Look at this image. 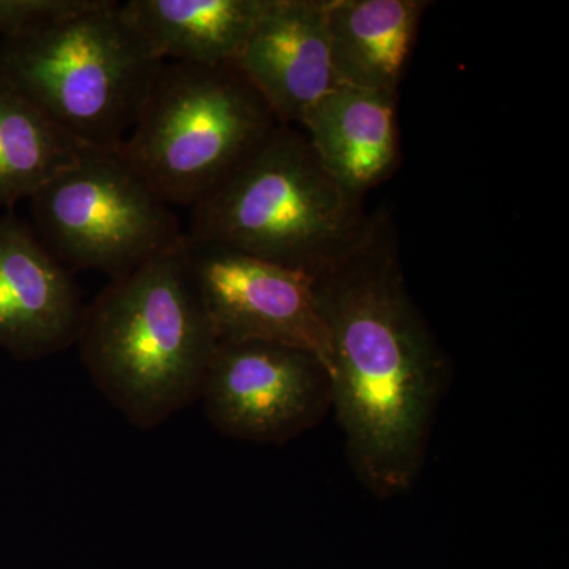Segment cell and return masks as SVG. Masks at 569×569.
I'll use <instances>...</instances> for the list:
<instances>
[{
  "mask_svg": "<svg viewBox=\"0 0 569 569\" xmlns=\"http://www.w3.org/2000/svg\"><path fill=\"white\" fill-rule=\"evenodd\" d=\"M372 223L305 132L280 126L193 206L186 234L316 274L361 244Z\"/></svg>",
  "mask_w": 569,
  "mask_h": 569,
  "instance_id": "3",
  "label": "cell"
},
{
  "mask_svg": "<svg viewBox=\"0 0 569 569\" xmlns=\"http://www.w3.org/2000/svg\"><path fill=\"white\" fill-rule=\"evenodd\" d=\"M217 343L182 236L111 279L86 307L77 346L99 391L130 425L151 430L200 400Z\"/></svg>",
  "mask_w": 569,
  "mask_h": 569,
  "instance_id": "2",
  "label": "cell"
},
{
  "mask_svg": "<svg viewBox=\"0 0 569 569\" xmlns=\"http://www.w3.org/2000/svg\"><path fill=\"white\" fill-rule=\"evenodd\" d=\"M200 400L213 429L236 440L282 445L331 410V378L317 356L264 342H219Z\"/></svg>",
  "mask_w": 569,
  "mask_h": 569,
  "instance_id": "8",
  "label": "cell"
},
{
  "mask_svg": "<svg viewBox=\"0 0 569 569\" xmlns=\"http://www.w3.org/2000/svg\"><path fill=\"white\" fill-rule=\"evenodd\" d=\"M163 63L112 0H97L92 9L43 31L0 41V78L99 151L121 149Z\"/></svg>",
  "mask_w": 569,
  "mask_h": 569,
  "instance_id": "4",
  "label": "cell"
},
{
  "mask_svg": "<svg viewBox=\"0 0 569 569\" xmlns=\"http://www.w3.org/2000/svg\"><path fill=\"white\" fill-rule=\"evenodd\" d=\"M272 0H129L123 20L164 62L234 63Z\"/></svg>",
  "mask_w": 569,
  "mask_h": 569,
  "instance_id": "13",
  "label": "cell"
},
{
  "mask_svg": "<svg viewBox=\"0 0 569 569\" xmlns=\"http://www.w3.org/2000/svg\"><path fill=\"white\" fill-rule=\"evenodd\" d=\"M429 2L328 0L337 84L399 93Z\"/></svg>",
  "mask_w": 569,
  "mask_h": 569,
  "instance_id": "12",
  "label": "cell"
},
{
  "mask_svg": "<svg viewBox=\"0 0 569 569\" xmlns=\"http://www.w3.org/2000/svg\"><path fill=\"white\" fill-rule=\"evenodd\" d=\"M89 149L0 78V206L31 200Z\"/></svg>",
  "mask_w": 569,
  "mask_h": 569,
  "instance_id": "14",
  "label": "cell"
},
{
  "mask_svg": "<svg viewBox=\"0 0 569 569\" xmlns=\"http://www.w3.org/2000/svg\"><path fill=\"white\" fill-rule=\"evenodd\" d=\"M183 247L217 342L299 348L329 372V332L312 274L189 234Z\"/></svg>",
  "mask_w": 569,
  "mask_h": 569,
  "instance_id": "7",
  "label": "cell"
},
{
  "mask_svg": "<svg viewBox=\"0 0 569 569\" xmlns=\"http://www.w3.org/2000/svg\"><path fill=\"white\" fill-rule=\"evenodd\" d=\"M97 0H0L2 40L31 36L92 9Z\"/></svg>",
  "mask_w": 569,
  "mask_h": 569,
  "instance_id": "15",
  "label": "cell"
},
{
  "mask_svg": "<svg viewBox=\"0 0 569 569\" xmlns=\"http://www.w3.org/2000/svg\"><path fill=\"white\" fill-rule=\"evenodd\" d=\"M33 230L66 268L118 279L181 241L171 206L119 151L89 149L31 198Z\"/></svg>",
  "mask_w": 569,
  "mask_h": 569,
  "instance_id": "6",
  "label": "cell"
},
{
  "mask_svg": "<svg viewBox=\"0 0 569 569\" xmlns=\"http://www.w3.org/2000/svg\"><path fill=\"white\" fill-rule=\"evenodd\" d=\"M86 307L32 223L0 216V348L20 361L62 353L77 346Z\"/></svg>",
  "mask_w": 569,
  "mask_h": 569,
  "instance_id": "9",
  "label": "cell"
},
{
  "mask_svg": "<svg viewBox=\"0 0 569 569\" xmlns=\"http://www.w3.org/2000/svg\"><path fill=\"white\" fill-rule=\"evenodd\" d=\"M313 276L329 332L331 410L356 477L378 498L413 488L448 359L408 291L391 220Z\"/></svg>",
  "mask_w": 569,
  "mask_h": 569,
  "instance_id": "1",
  "label": "cell"
},
{
  "mask_svg": "<svg viewBox=\"0 0 569 569\" xmlns=\"http://www.w3.org/2000/svg\"><path fill=\"white\" fill-rule=\"evenodd\" d=\"M397 103L399 93L336 84L301 123L326 170L358 200L399 167Z\"/></svg>",
  "mask_w": 569,
  "mask_h": 569,
  "instance_id": "11",
  "label": "cell"
},
{
  "mask_svg": "<svg viewBox=\"0 0 569 569\" xmlns=\"http://www.w3.org/2000/svg\"><path fill=\"white\" fill-rule=\"evenodd\" d=\"M280 126L234 63L164 62L119 153L164 203L193 208Z\"/></svg>",
  "mask_w": 569,
  "mask_h": 569,
  "instance_id": "5",
  "label": "cell"
},
{
  "mask_svg": "<svg viewBox=\"0 0 569 569\" xmlns=\"http://www.w3.org/2000/svg\"><path fill=\"white\" fill-rule=\"evenodd\" d=\"M234 66L282 126H299L337 84L328 0H272Z\"/></svg>",
  "mask_w": 569,
  "mask_h": 569,
  "instance_id": "10",
  "label": "cell"
}]
</instances>
